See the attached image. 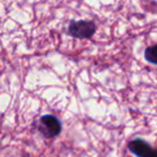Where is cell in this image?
Segmentation results:
<instances>
[{
	"mask_svg": "<svg viewBox=\"0 0 157 157\" xmlns=\"http://www.w3.org/2000/svg\"><path fill=\"white\" fill-rule=\"evenodd\" d=\"M145 59L152 63H156V45H152L147 48L144 52Z\"/></svg>",
	"mask_w": 157,
	"mask_h": 157,
	"instance_id": "277c9868",
	"label": "cell"
},
{
	"mask_svg": "<svg viewBox=\"0 0 157 157\" xmlns=\"http://www.w3.org/2000/svg\"><path fill=\"white\" fill-rule=\"evenodd\" d=\"M38 129L45 138H54L59 135L61 130V125L55 116L44 115L40 118Z\"/></svg>",
	"mask_w": 157,
	"mask_h": 157,
	"instance_id": "7a4b0ae2",
	"label": "cell"
},
{
	"mask_svg": "<svg viewBox=\"0 0 157 157\" xmlns=\"http://www.w3.org/2000/svg\"><path fill=\"white\" fill-rule=\"evenodd\" d=\"M128 148L132 154L138 157H157L156 152L153 147L145 141L140 139H136L129 142Z\"/></svg>",
	"mask_w": 157,
	"mask_h": 157,
	"instance_id": "3957f363",
	"label": "cell"
},
{
	"mask_svg": "<svg viewBox=\"0 0 157 157\" xmlns=\"http://www.w3.org/2000/svg\"><path fill=\"white\" fill-rule=\"evenodd\" d=\"M96 33V25L92 21H71L68 35L76 39H90Z\"/></svg>",
	"mask_w": 157,
	"mask_h": 157,
	"instance_id": "6da1fadb",
	"label": "cell"
}]
</instances>
